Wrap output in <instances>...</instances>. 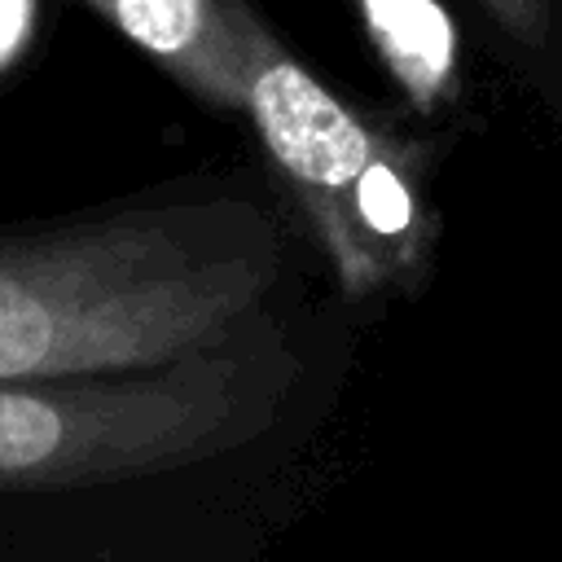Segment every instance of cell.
I'll use <instances>...</instances> for the list:
<instances>
[{
	"label": "cell",
	"instance_id": "277c9868",
	"mask_svg": "<svg viewBox=\"0 0 562 562\" xmlns=\"http://www.w3.org/2000/svg\"><path fill=\"white\" fill-rule=\"evenodd\" d=\"M180 88L215 110L246 101V9L237 0H79Z\"/></svg>",
	"mask_w": 562,
	"mask_h": 562
},
{
	"label": "cell",
	"instance_id": "5b68a950",
	"mask_svg": "<svg viewBox=\"0 0 562 562\" xmlns=\"http://www.w3.org/2000/svg\"><path fill=\"white\" fill-rule=\"evenodd\" d=\"M364 31L417 110H435L457 83V35L439 0H356Z\"/></svg>",
	"mask_w": 562,
	"mask_h": 562
},
{
	"label": "cell",
	"instance_id": "6da1fadb",
	"mask_svg": "<svg viewBox=\"0 0 562 562\" xmlns=\"http://www.w3.org/2000/svg\"><path fill=\"white\" fill-rule=\"evenodd\" d=\"M277 281L255 206H145L0 237V382L220 351Z\"/></svg>",
	"mask_w": 562,
	"mask_h": 562
},
{
	"label": "cell",
	"instance_id": "3957f363",
	"mask_svg": "<svg viewBox=\"0 0 562 562\" xmlns=\"http://www.w3.org/2000/svg\"><path fill=\"white\" fill-rule=\"evenodd\" d=\"M246 101L272 167L294 193L342 294L395 285L422 259L417 158L342 105L246 9Z\"/></svg>",
	"mask_w": 562,
	"mask_h": 562
},
{
	"label": "cell",
	"instance_id": "8992f818",
	"mask_svg": "<svg viewBox=\"0 0 562 562\" xmlns=\"http://www.w3.org/2000/svg\"><path fill=\"white\" fill-rule=\"evenodd\" d=\"M479 4L496 18V26L509 40H518L527 48L549 44V26H553V4L549 0H479Z\"/></svg>",
	"mask_w": 562,
	"mask_h": 562
},
{
	"label": "cell",
	"instance_id": "7a4b0ae2",
	"mask_svg": "<svg viewBox=\"0 0 562 562\" xmlns=\"http://www.w3.org/2000/svg\"><path fill=\"white\" fill-rule=\"evenodd\" d=\"M277 373L228 347L158 369L0 382V492H61L215 457L268 426Z\"/></svg>",
	"mask_w": 562,
	"mask_h": 562
},
{
	"label": "cell",
	"instance_id": "52a82bcc",
	"mask_svg": "<svg viewBox=\"0 0 562 562\" xmlns=\"http://www.w3.org/2000/svg\"><path fill=\"white\" fill-rule=\"evenodd\" d=\"M35 18H40V0H0V75L26 53L35 35Z\"/></svg>",
	"mask_w": 562,
	"mask_h": 562
}]
</instances>
